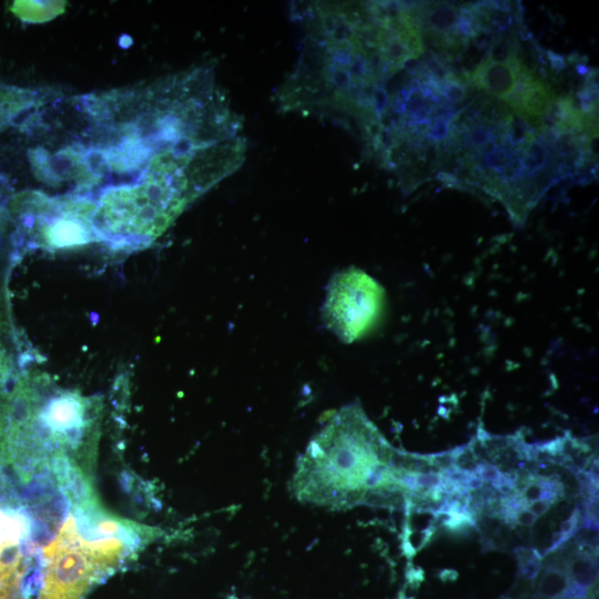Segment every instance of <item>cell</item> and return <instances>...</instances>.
Listing matches in <instances>:
<instances>
[{"mask_svg":"<svg viewBox=\"0 0 599 599\" xmlns=\"http://www.w3.org/2000/svg\"><path fill=\"white\" fill-rule=\"evenodd\" d=\"M568 586L567 572L561 568L548 566L540 579L539 595L545 599H561Z\"/></svg>","mask_w":599,"mask_h":599,"instance_id":"obj_14","label":"cell"},{"mask_svg":"<svg viewBox=\"0 0 599 599\" xmlns=\"http://www.w3.org/2000/svg\"><path fill=\"white\" fill-rule=\"evenodd\" d=\"M94 200L84 195L53 199L38 191L12 196L10 217L29 244L48 251L71 250L98 241Z\"/></svg>","mask_w":599,"mask_h":599,"instance_id":"obj_4","label":"cell"},{"mask_svg":"<svg viewBox=\"0 0 599 599\" xmlns=\"http://www.w3.org/2000/svg\"><path fill=\"white\" fill-rule=\"evenodd\" d=\"M229 599H238V598L232 596V597H230Z\"/></svg>","mask_w":599,"mask_h":599,"instance_id":"obj_19","label":"cell"},{"mask_svg":"<svg viewBox=\"0 0 599 599\" xmlns=\"http://www.w3.org/2000/svg\"><path fill=\"white\" fill-rule=\"evenodd\" d=\"M385 303L382 285L357 267L336 273L327 285L322 316L342 342L359 339L378 323Z\"/></svg>","mask_w":599,"mask_h":599,"instance_id":"obj_5","label":"cell"},{"mask_svg":"<svg viewBox=\"0 0 599 599\" xmlns=\"http://www.w3.org/2000/svg\"><path fill=\"white\" fill-rule=\"evenodd\" d=\"M566 572L569 583L589 590L597 579V564L588 554L580 555L569 561Z\"/></svg>","mask_w":599,"mask_h":599,"instance_id":"obj_13","label":"cell"},{"mask_svg":"<svg viewBox=\"0 0 599 599\" xmlns=\"http://www.w3.org/2000/svg\"><path fill=\"white\" fill-rule=\"evenodd\" d=\"M28 158L34 176L50 186L73 183L79 189H90L100 183L87 148L70 144L55 151L43 146L29 150Z\"/></svg>","mask_w":599,"mask_h":599,"instance_id":"obj_6","label":"cell"},{"mask_svg":"<svg viewBox=\"0 0 599 599\" xmlns=\"http://www.w3.org/2000/svg\"><path fill=\"white\" fill-rule=\"evenodd\" d=\"M300 54L276 92L282 111L378 133L386 85L403 68L395 42L406 18L399 2L306 1L293 4Z\"/></svg>","mask_w":599,"mask_h":599,"instance_id":"obj_1","label":"cell"},{"mask_svg":"<svg viewBox=\"0 0 599 599\" xmlns=\"http://www.w3.org/2000/svg\"><path fill=\"white\" fill-rule=\"evenodd\" d=\"M43 585L38 599H82L100 578L80 544L44 560Z\"/></svg>","mask_w":599,"mask_h":599,"instance_id":"obj_7","label":"cell"},{"mask_svg":"<svg viewBox=\"0 0 599 599\" xmlns=\"http://www.w3.org/2000/svg\"><path fill=\"white\" fill-rule=\"evenodd\" d=\"M206 190L190 177L145 170L136 180L112 184L94 200L99 240L120 246H146L158 240Z\"/></svg>","mask_w":599,"mask_h":599,"instance_id":"obj_3","label":"cell"},{"mask_svg":"<svg viewBox=\"0 0 599 599\" xmlns=\"http://www.w3.org/2000/svg\"><path fill=\"white\" fill-rule=\"evenodd\" d=\"M38 100L37 93L31 90L0 82V132L34 108Z\"/></svg>","mask_w":599,"mask_h":599,"instance_id":"obj_11","label":"cell"},{"mask_svg":"<svg viewBox=\"0 0 599 599\" xmlns=\"http://www.w3.org/2000/svg\"><path fill=\"white\" fill-rule=\"evenodd\" d=\"M518 48L506 61L489 58L483 61L468 75L473 87L488 92L490 95L506 101L511 94L522 64L517 57Z\"/></svg>","mask_w":599,"mask_h":599,"instance_id":"obj_9","label":"cell"},{"mask_svg":"<svg viewBox=\"0 0 599 599\" xmlns=\"http://www.w3.org/2000/svg\"><path fill=\"white\" fill-rule=\"evenodd\" d=\"M519 567L524 578L532 580L538 576L541 569L540 559H531L525 564L519 565Z\"/></svg>","mask_w":599,"mask_h":599,"instance_id":"obj_16","label":"cell"},{"mask_svg":"<svg viewBox=\"0 0 599 599\" xmlns=\"http://www.w3.org/2000/svg\"><path fill=\"white\" fill-rule=\"evenodd\" d=\"M3 321L0 316V390L10 382L13 375V365L4 343Z\"/></svg>","mask_w":599,"mask_h":599,"instance_id":"obj_15","label":"cell"},{"mask_svg":"<svg viewBox=\"0 0 599 599\" xmlns=\"http://www.w3.org/2000/svg\"><path fill=\"white\" fill-rule=\"evenodd\" d=\"M551 506V502L545 500H536L527 505L529 509L536 517L544 515Z\"/></svg>","mask_w":599,"mask_h":599,"instance_id":"obj_18","label":"cell"},{"mask_svg":"<svg viewBox=\"0 0 599 599\" xmlns=\"http://www.w3.org/2000/svg\"><path fill=\"white\" fill-rule=\"evenodd\" d=\"M65 1H13L10 7L12 13L21 21L28 23L48 22L65 11Z\"/></svg>","mask_w":599,"mask_h":599,"instance_id":"obj_12","label":"cell"},{"mask_svg":"<svg viewBox=\"0 0 599 599\" xmlns=\"http://www.w3.org/2000/svg\"><path fill=\"white\" fill-rule=\"evenodd\" d=\"M537 517L527 508L519 510L515 515V522H518L524 526H531L535 524Z\"/></svg>","mask_w":599,"mask_h":599,"instance_id":"obj_17","label":"cell"},{"mask_svg":"<svg viewBox=\"0 0 599 599\" xmlns=\"http://www.w3.org/2000/svg\"><path fill=\"white\" fill-rule=\"evenodd\" d=\"M399 451L358 405L335 412L308 444L292 481L302 501L334 509L393 505L403 491Z\"/></svg>","mask_w":599,"mask_h":599,"instance_id":"obj_2","label":"cell"},{"mask_svg":"<svg viewBox=\"0 0 599 599\" xmlns=\"http://www.w3.org/2000/svg\"><path fill=\"white\" fill-rule=\"evenodd\" d=\"M79 535L84 540L115 537L124 540L135 550L149 539L146 527L115 517L105 511L98 501L73 508Z\"/></svg>","mask_w":599,"mask_h":599,"instance_id":"obj_8","label":"cell"},{"mask_svg":"<svg viewBox=\"0 0 599 599\" xmlns=\"http://www.w3.org/2000/svg\"><path fill=\"white\" fill-rule=\"evenodd\" d=\"M50 469L72 508L84 507L98 501L91 484L68 455L64 453L53 454L50 459Z\"/></svg>","mask_w":599,"mask_h":599,"instance_id":"obj_10","label":"cell"}]
</instances>
